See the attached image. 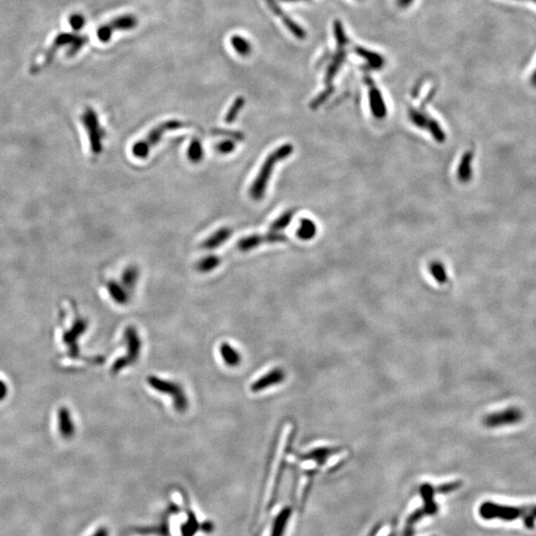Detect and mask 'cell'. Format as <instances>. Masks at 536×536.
<instances>
[{"label": "cell", "instance_id": "44dd1931", "mask_svg": "<svg viewBox=\"0 0 536 536\" xmlns=\"http://www.w3.org/2000/svg\"><path fill=\"white\" fill-rule=\"evenodd\" d=\"M187 155L192 163H199L204 157V149L201 141L199 139H193L190 143L187 151Z\"/></svg>", "mask_w": 536, "mask_h": 536}, {"label": "cell", "instance_id": "5bb4252c", "mask_svg": "<svg viewBox=\"0 0 536 536\" xmlns=\"http://www.w3.org/2000/svg\"><path fill=\"white\" fill-rule=\"evenodd\" d=\"M220 353L223 362L230 368L237 367L242 362L241 353L227 343H223L220 346Z\"/></svg>", "mask_w": 536, "mask_h": 536}, {"label": "cell", "instance_id": "d6986e66", "mask_svg": "<svg viewBox=\"0 0 536 536\" xmlns=\"http://www.w3.org/2000/svg\"><path fill=\"white\" fill-rule=\"evenodd\" d=\"M290 514H291V510L289 508H285L279 513V515H277L273 523L271 536H283L284 529L287 525Z\"/></svg>", "mask_w": 536, "mask_h": 536}, {"label": "cell", "instance_id": "277c9868", "mask_svg": "<svg viewBox=\"0 0 536 536\" xmlns=\"http://www.w3.org/2000/svg\"><path fill=\"white\" fill-rule=\"evenodd\" d=\"M81 123L89 139V147L93 155H99L102 152V141L105 137V131L99 124V118L95 109L92 107L85 108L81 115Z\"/></svg>", "mask_w": 536, "mask_h": 536}, {"label": "cell", "instance_id": "cb8c5ba5", "mask_svg": "<svg viewBox=\"0 0 536 536\" xmlns=\"http://www.w3.org/2000/svg\"><path fill=\"white\" fill-rule=\"evenodd\" d=\"M316 233L315 224L313 221L309 220H302L300 227L298 228L297 234L301 240H310Z\"/></svg>", "mask_w": 536, "mask_h": 536}, {"label": "cell", "instance_id": "e575fe53", "mask_svg": "<svg viewBox=\"0 0 536 536\" xmlns=\"http://www.w3.org/2000/svg\"><path fill=\"white\" fill-rule=\"evenodd\" d=\"M529 1H531V2H534V3H536V0H529Z\"/></svg>", "mask_w": 536, "mask_h": 536}, {"label": "cell", "instance_id": "7c38bea8", "mask_svg": "<svg viewBox=\"0 0 536 536\" xmlns=\"http://www.w3.org/2000/svg\"><path fill=\"white\" fill-rule=\"evenodd\" d=\"M231 234H232V230L229 227H226V226L221 227L216 232L211 234L202 244V249L209 250V251L216 250V249L220 248L221 245L226 243L227 240L231 236Z\"/></svg>", "mask_w": 536, "mask_h": 536}, {"label": "cell", "instance_id": "603a6c76", "mask_svg": "<svg viewBox=\"0 0 536 536\" xmlns=\"http://www.w3.org/2000/svg\"><path fill=\"white\" fill-rule=\"evenodd\" d=\"M420 491H421L422 496H423L424 501H425L427 512L428 513H435L437 508H436L435 503L433 502V494H434L433 488L430 485H424V486H422Z\"/></svg>", "mask_w": 536, "mask_h": 536}, {"label": "cell", "instance_id": "4dcf8cb0", "mask_svg": "<svg viewBox=\"0 0 536 536\" xmlns=\"http://www.w3.org/2000/svg\"><path fill=\"white\" fill-rule=\"evenodd\" d=\"M432 274L435 277V279L440 283H443L447 280L446 273L444 272V269L440 264H435L432 266Z\"/></svg>", "mask_w": 536, "mask_h": 536}, {"label": "cell", "instance_id": "9a60e30c", "mask_svg": "<svg viewBox=\"0 0 536 536\" xmlns=\"http://www.w3.org/2000/svg\"><path fill=\"white\" fill-rule=\"evenodd\" d=\"M107 291L112 300L120 305H126L128 302V294L121 284L111 280L106 284Z\"/></svg>", "mask_w": 536, "mask_h": 536}, {"label": "cell", "instance_id": "f546056e", "mask_svg": "<svg viewBox=\"0 0 536 536\" xmlns=\"http://www.w3.org/2000/svg\"><path fill=\"white\" fill-rule=\"evenodd\" d=\"M472 160V156L470 154H468L466 157L464 158V162L463 164L461 165L462 167L460 168V176L462 179H468L470 177V170H471V166H470V162Z\"/></svg>", "mask_w": 536, "mask_h": 536}, {"label": "cell", "instance_id": "1f68e13d", "mask_svg": "<svg viewBox=\"0 0 536 536\" xmlns=\"http://www.w3.org/2000/svg\"><path fill=\"white\" fill-rule=\"evenodd\" d=\"M92 536H108V530L105 527H99Z\"/></svg>", "mask_w": 536, "mask_h": 536}, {"label": "cell", "instance_id": "9c48e42d", "mask_svg": "<svg viewBox=\"0 0 536 536\" xmlns=\"http://www.w3.org/2000/svg\"><path fill=\"white\" fill-rule=\"evenodd\" d=\"M54 427L60 439L70 440L76 433V426L71 411L61 406L54 413Z\"/></svg>", "mask_w": 536, "mask_h": 536}, {"label": "cell", "instance_id": "8fae6325", "mask_svg": "<svg viewBox=\"0 0 536 536\" xmlns=\"http://www.w3.org/2000/svg\"><path fill=\"white\" fill-rule=\"evenodd\" d=\"M285 379V373L281 369H274L267 373L265 376L255 380L251 386L253 392H259L265 390L268 387L281 383Z\"/></svg>", "mask_w": 536, "mask_h": 536}, {"label": "cell", "instance_id": "d590c367", "mask_svg": "<svg viewBox=\"0 0 536 536\" xmlns=\"http://www.w3.org/2000/svg\"><path fill=\"white\" fill-rule=\"evenodd\" d=\"M284 1H294V0H284Z\"/></svg>", "mask_w": 536, "mask_h": 536}, {"label": "cell", "instance_id": "ac0fdd59", "mask_svg": "<svg viewBox=\"0 0 536 536\" xmlns=\"http://www.w3.org/2000/svg\"><path fill=\"white\" fill-rule=\"evenodd\" d=\"M221 264V259L217 255H208L202 258L198 264L197 269L202 273H209L215 270Z\"/></svg>", "mask_w": 536, "mask_h": 536}, {"label": "cell", "instance_id": "7402d4cb", "mask_svg": "<svg viewBox=\"0 0 536 536\" xmlns=\"http://www.w3.org/2000/svg\"><path fill=\"white\" fill-rule=\"evenodd\" d=\"M139 277V271L136 266H128L125 272L123 273V283L129 289H132L138 280Z\"/></svg>", "mask_w": 536, "mask_h": 536}, {"label": "cell", "instance_id": "30bf717a", "mask_svg": "<svg viewBox=\"0 0 536 536\" xmlns=\"http://www.w3.org/2000/svg\"><path fill=\"white\" fill-rule=\"evenodd\" d=\"M287 241V237L281 233H277L274 231L267 232L264 234H253L247 237L242 239L237 243V249L243 252L247 253L253 249L258 248L260 245L263 244H274V243H283Z\"/></svg>", "mask_w": 536, "mask_h": 536}, {"label": "cell", "instance_id": "4316f807", "mask_svg": "<svg viewBox=\"0 0 536 536\" xmlns=\"http://www.w3.org/2000/svg\"><path fill=\"white\" fill-rule=\"evenodd\" d=\"M112 34H113V29L109 23L102 25L97 29V38L102 43L109 42L112 37Z\"/></svg>", "mask_w": 536, "mask_h": 536}, {"label": "cell", "instance_id": "d6a6232c", "mask_svg": "<svg viewBox=\"0 0 536 536\" xmlns=\"http://www.w3.org/2000/svg\"><path fill=\"white\" fill-rule=\"evenodd\" d=\"M411 1H412V0H398V3H399V5H401V6H405V5L409 4Z\"/></svg>", "mask_w": 536, "mask_h": 536}, {"label": "cell", "instance_id": "8992f818", "mask_svg": "<svg viewBox=\"0 0 536 536\" xmlns=\"http://www.w3.org/2000/svg\"><path fill=\"white\" fill-rule=\"evenodd\" d=\"M147 382L158 392L168 394L172 398L174 407L178 412H184L187 410L189 405L187 396L184 389L178 383L171 380L160 379L155 376L148 377Z\"/></svg>", "mask_w": 536, "mask_h": 536}, {"label": "cell", "instance_id": "836d02e7", "mask_svg": "<svg viewBox=\"0 0 536 536\" xmlns=\"http://www.w3.org/2000/svg\"><path fill=\"white\" fill-rule=\"evenodd\" d=\"M531 79H532V82H533V84H534V85H536V70L535 72H534V75L532 76V78H531Z\"/></svg>", "mask_w": 536, "mask_h": 536}, {"label": "cell", "instance_id": "52a82bcc", "mask_svg": "<svg viewBox=\"0 0 536 536\" xmlns=\"http://www.w3.org/2000/svg\"><path fill=\"white\" fill-rule=\"evenodd\" d=\"M125 340L127 342V353L126 355L117 359L113 363L110 370L113 375H116L117 373L122 372L123 370L135 363L140 354L141 340L134 327H128L126 329Z\"/></svg>", "mask_w": 536, "mask_h": 536}, {"label": "cell", "instance_id": "83f0119b", "mask_svg": "<svg viewBox=\"0 0 536 536\" xmlns=\"http://www.w3.org/2000/svg\"><path fill=\"white\" fill-rule=\"evenodd\" d=\"M69 22H70V25L71 27L76 30V31H79L81 30L85 24H86V19L85 17L82 15V14H73L71 15L70 19H69Z\"/></svg>", "mask_w": 536, "mask_h": 536}, {"label": "cell", "instance_id": "2e32d148", "mask_svg": "<svg viewBox=\"0 0 536 536\" xmlns=\"http://www.w3.org/2000/svg\"><path fill=\"white\" fill-rule=\"evenodd\" d=\"M138 20L132 14H126L114 18L109 24L113 30H131L137 26Z\"/></svg>", "mask_w": 536, "mask_h": 536}, {"label": "cell", "instance_id": "3957f363", "mask_svg": "<svg viewBox=\"0 0 536 536\" xmlns=\"http://www.w3.org/2000/svg\"><path fill=\"white\" fill-rule=\"evenodd\" d=\"M184 127H185V124L178 120H170V121H167V122H164L158 125L157 127H154L147 134V136L144 139L134 143V145L132 146V154L138 159H145L149 155L150 150L155 145H157L158 142L161 140L165 132L172 131V130H178V129L184 128Z\"/></svg>", "mask_w": 536, "mask_h": 536}, {"label": "cell", "instance_id": "e0dca14e", "mask_svg": "<svg viewBox=\"0 0 536 536\" xmlns=\"http://www.w3.org/2000/svg\"><path fill=\"white\" fill-rule=\"evenodd\" d=\"M230 44L233 50L242 57H248L253 51L252 44L248 39L240 35H233L230 38Z\"/></svg>", "mask_w": 536, "mask_h": 536}, {"label": "cell", "instance_id": "ba28073f", "mask_svg": "<svg viewBox=\"0 0 536 536\" xmlns=\"http://www.w3.org/2000/svg\"><path fill=\"white\" fill-rule=\"evenodd\" d=\"M523 412L518 407H508L505 409L492 412L483 418V424L488 428H498L514 425L521 422Z\"/></svg>", "mask_w": 536, "mask_h": 536}, {"label": "cell", "instance_id": "5b68a950", "mask_svg": "<svg viewBox=\"0 0 536 536\" xmlns=\"http://www.w3.org/2000/svg\"><path fill=\"white\" fill-rule=\"evenodd\" d=\"M528 513L532 519L536 520V505L524 506V509H519V506H506V505H498L495 503H484L481 505L480 513L482 517L486 519H504V520H512L521 517L524 513Z\"/></svg>", "mask_w": 536, "mask_h": 536}, {"label": "cell", "instance_id": "ffe728a7", "mask_svg": "<svg viewBox=\"0 0 536 536\" xmlns=\"http://www.w3.org/2000/svg\"><path fill=\"white\" fill-rule=\"evenodd\" d=\"M245 103H246V99L244 96H237L234 101L232 102L231 106L228 108L225 116H224V122L225 124H232L236 117L239 116L241 110L243 109V107L245 106Z\"/></svg>", "mask_w": 536, "mask_h": 536}, {"label": "cell", "instance_id": "4fadbf2b", "mask_svg": "<svg viewBox=\"0 0 536 536\" xmlns=\"http://www.w3.org/2000/svg\"><path fill=\"white\" fill-rule=\"evenodd\" d=\"M267 5L269 6V8L277 15L281 18V20L283 21L285 26H287V28L291 31V33H293L297 38H304L305 37V32L303 31V29L301 27H299L294 21H292L283 11L280 9V7L277 5V3L274 1V0H265Z\"/></svg>", "mask_w": 536, "mask_h": 536}, {"label": "cell", "instance_id": "f1b7e54d", "mask_svg": "<svg viewBox=\"0 0 536 536\" xmlns=\"http://www.w3.org/2000/svg\"><path fill=\"white\" fill-rule=\"evenodd\" d=\"M216 148L221 154H229L235 149V143L231 139H226L220 142Z\"/></svg>", "mask_w": 536, "mask_h": 536}, {"label": "cell", "instance_id": "6da1fadb", "mask_svg": "<svg viewBox=\"0 0 536 536\" xmlns=\"http://www.w3.org/2000/svg\"><path fill=\"white\" fill-rule=\"evenodd\" d=\"M293 152V146L289 143L284 144L282 146L273 150L266 159L264 160L259 172L257 173L256 178L253 180V184L250 188V195L254 201H260L263 199L268 182L272 176L275 165L289 157Z\"/></svg>", "mask_w": 536, "mask_h": 536}, {"label": "cell", "instance_id": "484cf974", "mask_svg": "<svg viewBox=\"0 0 536 536\" xmlns=\"http://www.w3.org/2000/svg\"><path fill=\"white\" fill-rule=\"evenodd\" d=\"M292 217H293V211H288V212L284 213L282 216H280L278 219H276L275 221L272 222V224L270 226L271 231L276 232V231H279V230L283 229L286 226H288V224L291 221Z\"/></svg>", "mask_w": 536, "mask_h": 536}, {"label": "cell", "instance_id": "7a4b0ae2", "mask_svg": "<svg viewBox=\"0 0 536 536\" xmlns=\"http://www.w3.org/2000/svg\"><path fill=\"white\" fill-rule=\"evenodd\" d=\"M88 329V322L86 319L80 317L73 321V325L70 328H66L63 324L58 322L56 341L57 347L61 354L66 351L73 359H77L79 355V339Z\"/></svg>", "mask_w": 536, "mask_h": 536}, {"label": "cell", "instance_id": "d4e9b609", "mask_svg": "<svg viewBox=\"0 0 536 536\" xmlns=\"http://www.w3.org/2000/svg\"><path fill=\"white\" fill-rule=\"evenodd\" d=\"M371 105L377 116H383L385 113V107L382 98L377 90L371 92Z\"/></svg>", "mask_w": 536, "mask_h": 536}]
</instances>
